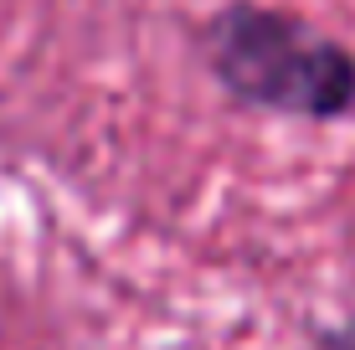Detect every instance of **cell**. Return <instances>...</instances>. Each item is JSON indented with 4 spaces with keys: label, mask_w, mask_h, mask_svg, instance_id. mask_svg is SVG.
Returning <instances> with one entry per match:
<instances>
[{
    "label": "cell",
    "mask_w": 355,
    "mask_h": 350,
    "mask_svg": "<svg viewBox=\"0 0 355 350\" xmlns=\"http://www.w3.org/2000/svg\"><path fill=\"white\" fill-rule=\"evenodd\" d=\"M206 57L216 82L248 108L309 124L355 114V52L304 16L227 6L206 31Z\"/></svg>",
    "instance_id": "obj_1"
},
{
    "label": "cell",
    "mask_w": 355,
    "mask_h": 350,
    "mask_svg": "<svg viewBox=\"0 0 355 350\" xmlns=\"http://www.w3.org/2000/svg\"><path fill=\"white\" fill-rule=\"evenodd\" d=\"M320 350H355V315L329 324V330H320Z\"/></svg>",
    "instance_id": "obj_2"
}]
</instances>
